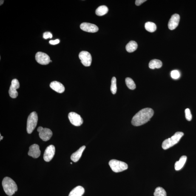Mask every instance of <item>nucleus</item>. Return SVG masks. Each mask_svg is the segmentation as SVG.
Here are the masks:
<instances>
[{"instance_id":"6ab92c4d","label":"nucleus","mask_w":196,"mask_h":196,"mask_svg":"<svg viewBox=\"0 0 196 196\" xmlns=\"http://www.w3.org/2000/svg\"><path fill=\"white\" fill-rule=\"evenodd\" d=\"M149 67L151 69L160 68L163 66L162 61L158 59H153L149 63Z\"/></svg>"},{"instance_id":"9b49d317","label":"nucleus","mask_w":196,"mask_h":196,"mask_svg":"<svg viewBox=\"0 0 196 196\" xmlns=\"http://www.w3.org/2000/svg\"><path fill=\"white\" fill-rule=\"evenodd\" d=\"M55 148L53 145L48 146L45 151L43 158L45 161L49 162L53 158L55 155Z\"/></svg>"},{"instance_id":"423d86ee","label":"nucleus","mask_w":196,"mask_h":196,"mask_svg":"<svg viewBox=\"0 0 196 196\" xmlns=\"http://www.w3.org/2000/svg\"><path fill=\"white\" fill-rule=\"evenodd\" d=\"M37 131L39 133V136L43 141H47L51 138L52 132L50 129L47 128H43L40 126L37 129Z\"/></svg>"},{"instance_id":"393cba45","label":"nucleus","mask_w":196,"mask_h":196,"mask_svg":"<svg viewBox=\"0 0 196 196\" xmlns=\"http://www.w3.org/2000/svg\"><path fill=\"white\" fill-rule=\"evenodd\" d=\"M116 78L115 77L112 78L111 81L110 91L113 94L115 95L117 91Z\"/></svg>"},{"instance_id":"f03ea898","label":"nucleus","mask_w":196,"mask_h":196,"mask_svg":"<svg viewBox=\"0 0 196 196\" xmlns=\"http://www.w3.org/2000/svg\"><path fill=\"white\" fill-rule=\"evenodd\" d=\"M2 184L4 192L9 196L13 195L18 190V187L16 183L9 177H6L4 179Z\"/></svg>"},{"instance_id":"c756f323","label":"nucleus","mask_w":196,"mask_h":196,"mask_svg":"<svg viewBox=\"0 0 196 196\" xmlns=\"http://www.w3.org/2000/svg\"><path fill=\"white\" fill-rule=\"evenodd\" d=\"M60 43V40L58 39H57L54 41H49V43H50L51 44L53 45H56Z\"/></svg>"},{"instance_id":"1a4fd4ad","label":"nucleus","mask_w":196,"mask_h":196,"mask_svg":"<svg viewBox=\"0 0 196 196\" xmlns=\"http://www.w3.org/2000/svg\"><path fill=\"white\" fill-rule=\"evenodd\" d=\"M35 59L37 62L43 65H46L49 64L51 60L49 56L43 52H37L35 56Z\"/></svg>"},{"instance_id":"a878e982","label":"nucleus","mask_w":196,"mask_h":196,"mask_svg":"<svg viewBox=\"0 0 196 196\" xmlns=\"http://www.w3.org/2000/svg\"><path fill=\"white\" fill-rule=\"evenodd\" d=\"M185 113L186 120L188 121H191L192 119V115L190 109L189 108L185 109Z\"/></svg>"},{"instance_id":"9d476101","label":"nucleus","mask_w":196,"mask_h":196,"mask_svg":"<svg viewBox=\"0 0 196 196\" xmlns=\"http://www.w3.org/2000/svg\"><path fill=\"white\" fill-rule=\"evenodd\" d=\"M20 84L18 80L14 79L11 81V84L9 90L10 96L12 98H16L18 96V92L17 89L19 88Z\"/></svg>"},{"instance_id":"4be33fe9","label":"nucleus","mask_w":196,"mask_h":196,"mask_svg":"<svg viewBox=\"0 0 196 196\" xmlns=\"http://www.w3.org/2000/svg\"><path fill=\"white\" fill-rule=\"evenodd\" d=\"M145 28L148 32H153L157 30V26L154 23L148 21L145 24Z\"/></svg>"},{"instance_id":"412c9836","label":"nucleus","mask_w":196,"mask_h":196,"mask_svg":"<svg viewBox=\"0 0 196 196\" xmlns=\"http://www.w3.org/2000/svg\"><path fill=\"white\" fill-rule=\"evenodd\" d=\"M108 11V9L106 6L103 5L98 7L96 11V14L99 16H102L105 15Z\"/></svg>"},{"instance_id":"a211bd4d","label":"nucleus","mask_w":196,"mask_h":196,"mask_svg":"<svg viewBox=\"0 0 196 196\" xmlns=\"http://www.w3.org/2000/svg\"><path fill=\"white\" fill-rule=\"evenodd\" d=\"M187 157L185 155L182 156L180 157L179 161L176 162L175 164V169L176 170H180L184 166L186 163Z\"/></svg>"},{"instance_id":"2f4dec72","label":"nucleus","mask_w":196,"mask_h":196,"mask_svg":"<svg viewBox=\"0 0 196 196\" xmlns=\"http://www.w3.org/2000/svg\"><path fill=\"white\" fill-rule=\"evenodd\" d=\"M0 136H1V139H1V140L3 139V138H4V137L2 136H1V135H0Z\"/></svg>"},{"instance_id":"39448f33","label":"nucleus","mask_w":196,"mask_h":196,"mask_svg":"<svg viewBox=\"0 0 196 196\" xmlns=\"http://www.w3.org/2000/svg\"><path fill=\"white\" fill-rule=\"evenodd\" d=\"M38 121V116L36 113L32 112L27 119V131L28 133H32L36 126Z\"/></svg>"},{"instance_id":"473e14b6","label":"nucleus","mask_w":196,"mask_h":196,"mask_svg":"<svg viewBox=\"0 0 196 196\" xmlns=\"http://www.w3.org/2000/svg\"><path fill=\"white\" fill-rule=\"evenodd\" d=\"M71 164H72V163H71Z\"/></svg>"},{"instance_id":"f257e3e1","label":"nucleus","mask_w":196,"mask_h":196,"mask_svg":"<svg viewBox=\"0 0 196 196\" xmlns=\"http://www.w3.org/2000/svg\"><path fill=\"white\" fill-rule=\"evenodd\" d=\"M154 114L153 110L150 108L142 109L133 117L132 124L136 126L142 125L149 121Z\"/></svg>"},{"instance_id":"c85d7f7f","label":"nucleus","mask_w":196,"mask_h":196,"mask_svg":"<svg viewBox=\"0 0 196 196\" xmlns=\"http://www.w3.org/2000/svg\"><path fill=\"white\" fill-rule=\"evenodd\" d=\"M146 0H136L135 1V4L137 6L141 5L143 3L145 2Z\"/></svg>"},{"instance_id":"ddd939ff","label":"nucleus","mask_w":196,"mask_h":196,"mask_svg":"<svg viewBox=\"0 0 196 196\" xmlns=\"http://www.w3.org/2000/svg\"><path fill=\"white\" fill-rule=\"evenodd\" d=\"M180 17L178 14L173 15L168 23V28L171 30L175 29L178 26L180 21Z\"/></svg>"},{"instance_id":"f3484780","label":"nucleus","mask_w":196,"mask_h":196,"mask_svg":"<svg viewBox=\"0 0 196 196\" xmlns=\"http://www.w3.org/2000/svg\"><path fill=\"white\" fill-rule=\"evenodd\" d=\"M84 188L81 186H78L74 188L71 191L68 196H82L84 194Z\"/></svg>"},{"instance_id":"6e6552de","label":"nucleus","mask_w":196,"mask_h":196,"mask_svg":"<svg viewBox=\"0 0 196 196\" xmlns=\"http://www.w3.org/2000/svg\"><path fill=\"white\" fill-rule=\"evenodd\" d=\"M68 118L71 123L76 126H81L83 123V120L80 115L74 112H71L68 114Z\"/></svg>"},{"instance_id":"5701e85b","label":"nucleus","mask_w":196,"mask_h":196,"mask_svg":"<svg viewBox=\"0 0 196 196\" xmlns=\"http://www.w3.org/2000/svg\"><path fill=\"white\" fill-rule=\"evenodd\" d=\"M154 196H166V191L163 188L158 187L156 188L154 193Z\"/></svg>"},{"instance_id":"dca6fc26","label":"nucleus","mask_w":196,"mask_h":196,"mask_svg":"<svg viewBox=\"0 0 196 196\" xmlns=\"http://www.w3.org/2000/svg\"><path fill=\"white\" fill-rule=\"evenodd\" d=\"M86 146H83L79 148L76 152L74 153L71 156V158L72 161L75 163L78 162L79 160L84 152L85 149H86Z\"/></svg>"},{"instance_id":"bb28decb","label":"nucleus","mask_w":196,"mask_h":196,"mask_svg":"<svg viewBox=\"0 0 196 196\" xmlns=\"http://www.w3.org/2000/svg\"><path fill=\"white\" fill-rule=\"evenodd\" d=\"M171 76L173 79H178L180 76V72L177 70H174L171 72Z\"/></svg>"},{"instance_id":"aec40b11","label":"nucleus","mask_w":196,"mask_h":196,"mask_svg":"<svg viewBox=\"0 0 196 196\" xmlns=\"http://www.w3.org/2000/svg\"><path fill=\"white\" fill-rule=\"evenodd\" d=\"M138 47V45L135 41H131L126 45V49L128 52L131 53L135 51Z\"/></svg>"},{"instance_id":"cd10ccee","label":"nucleus","mask_w":196,"mask_h":196,"mask_svg":"<svg viewBox=\"0 0 196 196\" xmlns=\"http://www.w3.org/2000/svg\"><path fill=\"white\" fill-rule=\"evenodd\" d=\"M52 35L50 32H44L43 35V38L45 39H47L49 38H52Z\"/></svg>"},{"instance_id":"b1692460","label":"nucleus","mask_w":196,"mask_h":196,"mask_svg":"<svg viewBox=\"0 0 196 196\" xmlns=\"http://www.w3.org/2000/svg\"><path fill=\"white\" fill-rule=\"evenodd\" d=\"M125 83L128 87L131 90H134L135 89L136 85L135 83L132 78H126Z\"/></svg>"},{"instance_id":"4468645a","label":"nucleus","mask_w":196,"mask_h":196,"mask_svg":"<svg viewBox=\"0 0 196 196\" xmlns=\"http://www.w3.org/2000/svg\"><path fill=\"white\" fill-rule=\"evenodd\" d=\"M41 154V151L38 145L34 144L30 146L28 152V155L29 156L33 158H36L40 156Z\"/></svg>"},{"instance_id":"f8f14e48","label":"nucleus","mask_w":196,"mask_h":196,"mask_svg":"<svg viewBox=\"0 0 196 196\" xmlns=\"http://www.w3.org/2000/svg\"><path fill=\"white\" fill-rule=\"evenodd\" d=\"M80 29L82 30L91 33H95L98 32V26L94 24L88 23H83L80 26Z\"/></svg>"},{"instance_id":"7ed1b4c3","label":"nucleus","mask_w":196,"mask_h":196,"mask_svg":"<svg viewBox=\"0 0 196 196\" xmlns=\"http://www.w3.org/2000/svg\"><path fill=\"white\" fill-rule=\"evenodd\" d=\"M184 133L183 132H178L176 133L171 138L167 139L163 142L162 148L164 150H167L172 147L180 141Z\"/></svg>"},{"instance_id":"0eeeda50","label":"nucleus","mask_w":196,"mask_h":196,"mask_svg":"<svg viewBox=\"0 0 196 196\" xmlns=\"http://www.w3.org/2000/svg\"><path fill=\"white\" fill-rule=\"evenodd\" d=\"M79 58L81 63L86 67H89L91 64L92 58L89 52L86 51H82L79 53Z\"/></svg>"},{"instance_id":"20e7f679","label":"nucleus","mask_w":196,"mask_h":196,"mask_svg":"<svg viewBox=\"0 0 196 196\" xmlns=\"http://www.w3.org/2000/svg\"><path fill=\"white\" fill-rule=\"evenodd\" d=\"M109 165L111 169L115 172H122L128 168V165L126 163L116 160H112L109 162Z\"/></svg>"},{"instance_id":"7c9ffc66","label":"nucleus","mask_w":196,"mask_h":196,"mask_svg":"<svg viewBox=\"0 0 196 196\" xmlns=\"http://www.w3.org/2000/svg\"><path fill=\"white\" fill-rule=\"evenodd\" d=\"M1 4H1V6L2 5V4H3V3L4 2V1H1Z\"/></svg>"},{"instance_id":"2eb2a0df","label":"nucleus","mask_w":196,"mask_h":196,"mask_svg":"<svg viewBox=\"0 0 196 196\" xmlns=\"http://www.w3.org/2000/svg\"><path fill=\"white\" fill-rule=\"evenodd\" d=\"M50 87L55 91L61 93L65 91V87L61 83L57 81H54L51 83Z\"/></svg>"}]
</instances>
